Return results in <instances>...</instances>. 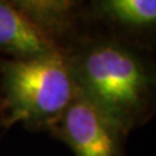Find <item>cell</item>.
<instances>
[{"mask_svg":"<svg viewBox=\"0 0 156 156\" xmlns=\"http://www.w3.org/2000/svg\"><path fill=\"white\" fill-rule=\"evenodd\" d=\"M78 91L128 135L156 115V56L83 27L62 47Z\"/></svg>","mask_w":156,"mask_h":156,"instance_id":"cell-1","label":"cell"},{"mask_svg":"<svg viewBox=\"0 0 156 156\" xmlns=\"http://www.w3.org/2000/svg\"><path fill=\"white\" fill-rule=\"evenodd\" d=\"M8 122L48 128L60 119L78 89L64 48L2 64Z\"/></svg>","mask_w":156,"mask_h":156,"instance_id":"cell-2","label":"cell"},{"mask_svg":"<svg viewBox=\"0 0 156 156\" xmlns=\"http://www.w3.org/2000/svg\"><path fill=\"white\" fill-rule=\"evenodd\" d=\"M50 130L74 156H124L126 134L80 91Z\"/></svg>","mask_w":156,"mask_h":156,"instance_id":"cell-3","label":"cell"},{"mask_svg":"<svg viewBox=\"0 0 156 156\" xmlns=\"http://www.w3.org/2000/svg\"><path fill=\"white\" fill-rule=\"evenodd\" d=\"M81 23L82 29L103 31L139 50L156 52V0H87Z\"/></svg>","mask_w":156,"mask_h":156,"instance_id":"cell-4","label":"cell"},{"mask_svg":"<svg viewBox=\"0 0 156 156\" xmlns=\"http://www.w3.org/2000/svg\"><path fill=\"white\" fill-rule=\"evenodd\" d=\"M35 22L8 0H0V50L13 58L33 57L60 48Z\"/></svg>","mask_w":156,"mask_h":156,"instance_id":"cell-5","label":"cell"},{"mask_svg":"<svg viewBox=\"0 0 156 156\" xmlns=\"http://www.w3.org/2000/svg\"><path fill=\"white\" fill-rule=\"evenodd\" d=\"M46 31L58 44L70 42L82 29V13L87 0H8ZM60 46V44H58Z\"/></svg>","mask_w":156,"mask_h":156,"instance_id":"cell-6","label":"cell"}]
</instances>
